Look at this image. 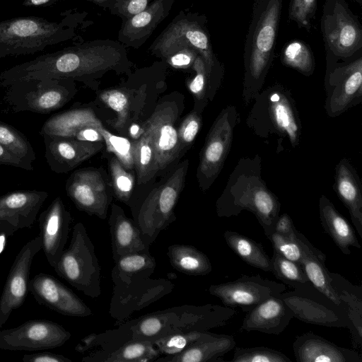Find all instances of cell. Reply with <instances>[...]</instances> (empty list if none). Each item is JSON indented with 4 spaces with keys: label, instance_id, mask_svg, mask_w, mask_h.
<instances>
[{
    "label": "cell",
    "instance_id": "6da1fadb",
    "mask_svg": "<svg viewBox=\"0 0 362 362\" xmlns=\"http://www.w3.org/2000/svg\"><path fill=\"white\" fill-rule=\"evenodd\" d=\"M133 64L117 40L98 39L42 54L0 74V85L27 78H69L89 83L109 71L129 73Z\"/></svg>",
    "mask_w": 362,
    "mask_h": 362
},
{
    "label": "cell",
    "instance_id": "7a4b0ae2",
    "mask_svg": "<svg viewBox=\"0 0 362 362\" xmlns=\"http://www.w3.org/2000/svg\"><path fill=\"white\" fill-rule=\"evenodd\" d=\"M247 210L256 217L268 238L274 233L281 203L262 177V158H241L216 202L218 217L229 218Z\"/></svg>",
    "mask_w": 362,
    "mask_h": 362
},
{
    "label": "cell",
    "instance_id": "3957f363",
    "mask_svg": "<svg viewBox=\"0 0 362 362\" xmlns=\"http://www.w3.org/2000/svg\"><path fill=\"white\" fill-rule=\"evenodd\" d=\"M252 103L245 124L256 136L272 143L277 153L299 146L302 124L289 89L274 83L261 90Z\"/></svg>",
    "mask_w": 362,
    "mask_h": 362
},
{
    "label": "cell",
    "instance_id": "277c9868",
    "mask_svg": "<svg viewBox=\"0 0 362 362\" xmlns=\"http://www.w3.org/2000/svg\"><path fill=\"white\" fill-rule=\"evenodd\" d=\"M283 0H256L244 49L242 100L249 106L262 90L273 60Z\"/></svg>",
    "mask_w": 362,
    "mask_h": 362
},
{
    "label": "cell",
    "instance_id": "5b68a950",
    "mask_svg": "<svg viewBox=\"0 0 362 362\" xmlns=\"http://www.w3.org/2000/svg\"><path fill=\"white\" fill-rule=\"evenodd\" d=\"M87 13L69 11L59 22L38 16L0 21V59L33 54L76 37Z\"/></svg>",
    "mask_w": 362,
    "mask_h": 362
},
{
    "label": "cell",
    "instance_id": "8992f818",
    "mask_svg": "<svg viewBox=\"0 0 362 362\" xmlns=\"http://www.w3.org/2000/svg\"><path fill=\"white\" fill-rule=\"evenodd\" d=\"M185 47L193 48L203 58L213 99L221 83L222 69L213 53L208 34L197 17L189 11H181L156 38L148 51L163 59Z\"/></svg>",
    "mask_w": 362,
    "mask_h": 362
},
{
    "label": "cell",
    "instance_id": "52a82bcc",
    "mask_svg": "<svg viewBox=\"0 0 362 362\" xmlns=\"http://www.w3.org/2000/svg\"><path fill=\"white\" fill-rule=\"evenodd\" d=\"M53 268L59 276L84 295L97 298L101 294V267L82 223L74 225L70 244Z\"/></svg>",
    "mask_w": 362,
    "mask_h": 362
},
{
    "label": "cell",
    "instance_id": "ba28073f",
    "mask_svg": "<svg viewBox=\"0 0 362 362\" xmlns=\"http://www.w3.org/2000/svg\"><path fill=\"white\" fill-rule=\"evenodd\" d=\"M4 100L16 112L49 114L69 102L77 92L69 78H27L5 87Z\"/></svg>",
    "mask_w": 362,
    "mask_h": 362
},
{
    "label": "cell",
    "instance_id": "9c48e42d",
    "mask_svg": "<svg viewBox=\"0 0 362 362\" xmlns=\"http://www.w3.org/2000/svg\"><path fill=\"white\" fill-rule=\"evenodd\" d=\"M189 161L185 160L163 185L154 188L141 203L134 221L144 242L151 245L159 233L175 220V206L183 189Z\"/></svg>",
    "mask_w": 362,
    "mask_h": 362
},
{
    "label": "cell",
    "instance_id": "30bf717a",
    "mask_svg": "<svg viewBox=\"0 0 362 362\" xmlns=\"http://www.w3.org/2000/svg\"><path fill=\"white\" fill-rule=\"evenodd\" d=\"M240 116L235 105H227L218 115L207 134L197 171L199 186L203 192L209 189L224 165Z\"/></svg>",
    "mask_w": 362,
    "mask_h": 362
},
{
    "label": "cell",
    "instance_id": "8fae6325",
    "mask_svg": "<svg viewBox=\"0 0 362 362\" xmlns=\"http://www.w3.org/2000/svg\"><path fill=\"white\" fill-rule=\"evenodd\" d=\"M325 110L328 117L339 116L362 101V57L347 63L327 60L325 77Z\"/></svg>",
    "mask_w": 362,
    "mask_h": 362
},
{
    "label": "cell",
    "instance_id": "7c38bea8",
    "mask_svg": "<svg viewBox=\"0 0 362 362\" xmlns=\"http://www.w3.org/2000/svg\"><path fill=\"white\" fill-rule=\"evenodd\" d=\"M321 29L328 51L334 57L349 58L362 45V31L344 0H326Z\"/></svg>",
    "mask_w": 362,
    "mask_h": 362
},
{
    "label": "cell",
    "instance_id": "4fadbf2b",
    "mask_svg": "<svg viewBox=\"0 0 362 362\" xmlns=\"http://www.w3.org/2000/svg\"><path fill=\"white\" fill-rule=\"evenodd\" d=\"M154 313L158 320L161 338L174 333L208 331L224 326L237 312L225 305L207 304L180 306Z\"/></svg>",
    "mask_w": 362,
    "mask_h": 362
},
{
    "label": "cell",
    "instance_id": "5bb4252c",
    "mask_svg": "<svg viewBox=\"0 0 362 362\" xmlns=\"http://www.w3.org/2000/svg\"><path fill=\"white\" fill-rule=\"evenodd\" d=\"M279 296L291 308L294 317L303 322L327 327L351 328L346 308L334 304L313 286L284 291Z\"/></svg>",
    "mask_w": 362,
    "mask_h": 362
},
{
    "label": "cell",
    "instance_id": "9a60e30c",
    "mask_svg": "<svg viewBox=\"0 0 362 362\" xmlns=\"http://www.w3.org/2000/svg\"><path fill=\"white\" fill-rule=\"evenodd\" d=\"M71 334L59 324L48 320H31L18 327L0 329V349L42 351L64 345Z\"/></svg>",
    "mask_w": 362,
    "mask_h": 362
},
{
    "label": "cell",
    "instance_id": "2e32d148",
    "mask_svg": "<svg viewBox=\"0 0 362 362\" xmlns=\"http://www.w3.org/2000/svg\"><path fill=\"white\" fill-rule=\"evenodd\" d=\"M286 289L284 284L257 274L242 275L234 281L211 285L209 292L219 298L223 305L239 307L247 313L263 301L279 295Z\"/></svg>",
    "mask_w": 362,
    "mask_h": 362
},
{
    "label": "cell",
    "instance_id": "e0dca14e",
    "mask_svg": "<svg viewBox=\"0 0 362 362\" xmlns=\"http://www.w3.org/2000/svg\"><path fill=\"white\" fill-rule=\"evenodd\" d=\"M177 115V105L165 101L158 105L142 126L156 153L159 171L168 167L183 149L175 128Z\"/></svg>",
    "mask_w": 362,
    "mask_h": 362
},
{
    "label": "cell",
    "instance_id": "ac0fdd59",
    "mask_svg": "<svg viewBox=\"0 0 362 362\" xmlns=\"http://www.w3.org/2000/svg\"><path fill=\"white\" fill-rule=\"evenodd\" d=\"M41 250L40 236L27 242L16 255L0 297V329L12 312L25 302L32 262Z\"/></svg>",
    "mask_w": 362,
    "mask_h": 362
},
{
    "label": "cell",
    "instance_id": "d6986e66",
    "mask_svg": "<svg viewBox=\"0 0 362 362\" xmlns=\"http://www.w3.org/2000/svg\"><path fill=\"white\" fill-rule=\"evenodd\" d=\"M65 187L78 210L101 219L107 218L111 197L98 170L85 168L74 171L67 179Z\"/></svg>",
    "mask_w": 362,
    "mask_h": 362
},
{
    "label": "cell",
    "instance_id": "ffe728a7",
    "mask_svg": "<svg viewBox=\"0 0 362 362\" xmlns=\"http://www.w3.org/2000/svg\"><path fill=\"white\" fill-rule=\"evenodd\" d=\"M28 291L39 304L61 315L83 317L92 314L77 295L52 275L36 274L29 280Z\"/></svg>",
    "mask_w": 362,
    "mask_h": 362
},
{
    "label": "cell",
    "instance_id": "44dd1931",
    "mask_svg": "<svg viewBox=\"0 0 362 362\" xmlns=\"http://www.w3.org/2000/svg\"><path fill=\"white\" fill-rule=\"evenodd\" d=\"M72 218L60 197H57L38 218L41 250L54 267L65 249Z\"/></svg>",
    "mask_w": 362,
    "mask_h": 362
},
{
    "label": "cell",
    "instance_id": "7402d4cb",
    "mask_svg": "<svg viewBox=\"0 0 362 362\" xmlns=\"http://www.w3.org/2000/svg\"><path fill=\"white\" fill-rule=\"evenodd\" d=\"M48 197L45 191L18 189L0 197V226L12 230L30 228Z\"/></svg>",
    "mask_w": 362,
    "mask_h": 362
},
{
    "label": "cell",
    "instance_id": "603a6c76",
    "mask_svg": "<svg viewBox=\"0 0 362 362\" xmlns=\"http://www.w3.org/2000/svg\"><path fill=\"white\" fill-rule=\"evenodd\" d=\"M45 144V158L53 172L67 173L103 147V142H88L72 138L42 136Z\"/></svg>",
    "mask_w": 362,
    "mask_h": 362
},
{
    "label": "cell",
    "instance_id": "cb8c5ba5",
    "mask_svg": "<svg viewBox=\"0 0 362 362\" xmlns=\"http://www.w3.org/2000/svg\"><path fill=\"white\" fill-rule=\"evenodd\" d=\"M175 1L153 0L145 10L122 23L117 41L126 47H141L168 16Z\"/></svg>",
    "mask_w": 362,
    "mask_h": 362
},
{
    "label": "cell",
    "instance_id": "d4e9b609",
    "mask_svg": "<svg viewBox=\"0 0 362 362\" xmlns=\"http://www.w3.org/2000/svg\"><path fill=\"white\" fill-rule=\"evenodd\" d=\"M293 349L297 362H362L357 351L339 346L312 332L297 336Z\"/></svg>",
    "mask_w": 362,
    "mask_h": 362
},
{
    "label": "cell",
    "instance_id": "484cf974",
    "mask_svg": "<svg viewBox=\"0 0 362 362\" xmlns=\"http://www.w3.org/2000/svg\"><path fill=\"white\" fill-rule=\"evenodd\" d=\"M293 317L291 308L278 295L267 299L247 313L241 329L279 335Z\"/></svg>",
    "mask_w": 362,
    "mask_h": 362
},
{
    "label": "cell",
    "instance_id": "4316f807",
    "mask_svg": "<svg viewBox=\"0 0 362 362\" xmlns=\"http://www.w3.org/2000/svg\"><path fill=\"white\" fill-rule=\"evenodd\" d=\"M333 189L346 207L351 221L362 238V185L356 170L348 158L335 166Z\"/></svg>",
    "mask_w": 362,
    "mask_h": 362
},
{
    "label": "cell",
    "instance_id": "83f0119b",
    "mask_svg": "<svg viewBox=\"0 0 362 362\" xmlns=\"http://www.w3.org/2000/svg\"><path fill=\"white\" fill-rule=\"evenodd\" d=\"M111 246L114 261L131 253L150 252L135 221L128 218L118 205L112 204L109 218Z\"/></svg>",
    "mask_w": 362,
    "mask_h": 362
},
{
    "label": "cell",
    "instance_id": "f1b7e54d",
    "mask_svg": "<svg viewBox=\"0 0 362 362\" xmlns=\"http://www.w3.org/2000/svg\"><path fill=\"white\" fill-rule=\"evenodd\" d=\"M236 345L231 335L210 332L182 352L171 356L158 358L162 362H213L219 361Z\"/></svg>",
    "mask_w": 362,
    "mask_h": 362
},
{
    "label": "cell",
    "instance_id": "f546056e",
    "mask_svg": "<svg viewBox=\"0 0 362 362\" xmlns=\"http://www.w3.org/2000/svg\"><path fill=\"white\" fill-rule=\"evenodd\" d=\"M319 213L322 228L344 255H351L350 247L361 248L352 226L325 194L319 199Z\"/></svg>",
    "mask_w": 362,
    "mask_h": 362
},
{
    "label": "cell",
    "instance_id": "4dcf8cb0",
    "mask_svg": "<svg viewBox=\"0 0 362 362\" xmlns=\"http://www.w3.org/2000/svg\"><path fill=\"white\" fill-rule=\"evenodd\" d=\"M102 124L94 111L87 107H74L49 117L40 131L41 136L74 139L79 130L86 127Z\"/></svg>",
    "mask_w": 362,
    "mask_h": 362
},
{
    "label": "cell",
    "instance_id": "1f68e13d",
    "mask_svg": "<svg viewBox=\"0 0 362 362\" xmlns=\"http://www.w3.org/2000/svg\"><path fill=\"white\" fill-rule=\"evenodd\" d=\"M332 284L345 306L351 323L350 332L354 346L362 344V288L345 277L329 271Z\"/></svg>",
    "mask_w": 362,
    "mask_h": 362
},
{
    "label": "cell",
    "instance_id": "d6a6232c",
    "mask_svg": "<svg viewBox=\"0 0 362 362\" xmlns=\"http://www.w3.org/2000/svg\"><path fill=\"white\" fill-rule=\"evenodd\" d=\"M160 353L153 342L146 339H131L110 351H97L84 357L83 361L149 362L156 361Z\"/></svg>",
    "mask_w": 362,
    "mask_h": 362
},
{
    "label": "cell",
    "instance_id": "836d02e7",
    "mask_svg": "<svg viewBox=\"0 0 362 362\" xmlns=\"http://www.w3.org/2000/svg\"><path fill=\"white\" fill-rule=\"evenodd\" d=\"M115 262L112 272L115 286H127L148 279L156 267V259L150 252L122 255Z\"/></svg>",
    "mask_w": 362,
    "mask_h": 362
},
{
    "label": "cell",
    "instance_id": "e575fe53",
    "mask_svg": "<svg viewBox=\"0 0 362 362\" xmlns=\"http://www.w3.org/2000/svg\"><path fill=\"white\" fill-rule=\"evenodd\" d=\"M100 100L115 112V117L110 124L115 129L121 132L130 124L139 112V93L134 90L124 88H111L99 94Z\"/></svg>",
    "mask_w": 362,
    "mask_h": 362
},
{
    "label": "cell",
    "instance_id": "d590c367",
    "mask_svg": "<svg viewBox=\"0 0 362 362\" xmlns=\"http://www.w3.org/2000/svg\"><path fill=\"white\" fill-rule=\"evenodd\" d=\"M167 255L177 271L191 276H205L212 271L209 257L189 245L174 244L168 247Z\"/></svg>",
    "mask_w": 362,
    "mask_h": 362
},
{
    "label": "cell",
    "instance_id": "8d00e7d4",
    "mask_svg": "<svg viewBox=\"0 0 362 362\" xmlns=\"http://www.w3.org/2000/svg\"><path fill=\"white\" fill-rule=\"evenodd\" d=\"M325 260L326 255L317 248L306 255L302 259L300 265L315 289L336 305L345 308L332 284L329 270L325 266Z\"/></svg>",
    "mask_w": 362,
    "mask_h": 362
},
{
    "label": "cell",
    "instance_id": "74e56055",
    "mask_svg": "<svg viewBox=\"0 0 362 362\" xmlns=\"http://www.w3.org/2000/svg\"><path fill=\"white\" fill-rule=\"evenodd\" d=\"M223 238L227 245L247 264L271 272V258L261 243L229 230L224 232Z\"/></svg>",
    "mask_w": 362,
    "mask_h": 362
},
{
    "label": "cell",
    "instance_id": "f35d334b",
    "mask_svg": "<svg viewBox=\"0 0 362 362\" xmlns=\"http://www.w3.org/2000/svg\"><path fill=\"white\" fill-rule=\"evenodd\" d=\"M134 168L138 184H146L159 171L156 153L147 134L134 141Z\"/></svg>",
    "mask_w": 362,
    "mask_h": 362
},
{
    "label": "cell",
    "instance_id": "ab89813d",
    "mask_svg": "<svg viewBox=\"0 0 362 362\" xmlns=\"http://www.w3.org/2000/svg\"><path fill=\"white\" fill-rule=\"evenodd\" d=\"M268 239L273 248L285 258L300 264L302 259L317 248L298 230L291 237H285L275 232Z\"/></svg>",
    "mask_w": 362,
    "mask_h": 362
},
{
    "label": "cell",
    "instance_id": "60d3db41",
    "mask_svg": "<svg viewBox=\"0 0 362 362\" xmlns=\"http://www.w3.org/2000/svg\"><path fill=\"white\" fill-rule=\"evenodd\" d=\"M0 145L25 163L33 166L36 155L29 139L16 128L1 120Z\"/></svg>",
    "mask_w": 362,
    "mask_h": 362
},
{
    "label": "cell",
    "instance_id": "b9f144b4",
    "mask_svg": "<svg viewBox=\"0 0 362 362\" xmlns=\"http://www.w3.org/2000/svg\"><path fill=\"white\" fill-rule=\"evenodd\" d=\"M271 272L293 289L312 286L299 264L285 258L274 250L271 258Z\"/></svg>",
    "mask_w": 362,
    "mask_h": 362
},
{
    "label": "cell",
    "instance_id": "7bdbcfd3",
    "mask_svg": "<svg viewBox=\"0 0 362 362\" xmlns=\"http://www.w3.org/2000/svg\"><path fill=\"white\" fill-rule=\"evenodd\" d=\"M281 62L306 76L312 75L315 69L311 50L300 41H293L285 47L281 53Z\"/></svg>",
    "mask_w": 362,
    "mask_h": 362
},
{
    "label": "cell",
    "instance_id": "ee69618b",
    "mask_svg": "<svg viewBox=\"0 0 362 362\" xmlns=\"http://www.w3.org/2000/svg\"><path fill=\"white\" fill-rule=\"evenodd\" d=\"M194 77L187 82V87L196 101V111L201 113L209 100H212L209 76L204 61L199 54L192 67Z\"/></svg>",
    "mask_w": 362,
    "mask_h": 362
},
{
    "label": "cell",
    "instance_id": "f6af8a7d",
    "mask_svg": "<svg viewBox=\"0 0 362 362\" xmlns=\"http://www.w3.org/2000/svg\"><path fill=\"white\" fill-rule=\"evenodd\" d=\"M102 134L107 151L112 153L127 170L134 168V141L127 138L115 135L106 129L103 124L95 127Z\"/></svg>",
    "mask_w": 362,
    "mask_h": 362
},
{
    "label": "cell",
    "instance_id": "bcb514c9",
    "mask_svg": "<svg viewBox=\"0 0 362 362\" xmlns=\"http://www.w3.org/2000/svg\"><path fill=\"white\" fill-rule=\"evenodd\" d=\"M208 331H190L174 333L153 341L160 354L175 356L182 352L196 341L204 337Z\"/></svg>",
    "mask_w": 362,
    "mask_h": 362
},
{
    "label": "cell",
    "instance_id": "7dc6e473",
    "mask_svg": "<svg viewBox=\"0 0 362 362\" xmlns=\"http://www.w3.org/2000/svg\"><path fill=\"white\" fill-rule=\"evenodd\" d=\"M112 188L116 197L121 202L128 204L134 187V177L114 156L109 163Z\"/></svg>",
    "mask_w": 362,
    "mask_h": 362
},
{
    "label": "cell",
    "instance_id": "c3c4849f",
    "mask_svg": "<svg viewBox=\"0 0 362 362\" xmlns=\"http://www.w3.org/2000/svg\"><path fill=\"white\" fill-rule=\"evenodd\" d=\"M233 362H292L282 352L266 346L236 347Z\"/></svg>",
    "mask_w": 362,
    "mask_h": 362
},
{
    "label": "cell",
    "instance_id": "681fc988",
    "mask_svg": "<svg viewBox=\"0 0 362 362\" xmlns=\"http://www.w3.org/2000/svg\"><path fill=\"white\" fill-rule=\"evenodd\" d=\"M153 0H112L103 7L124 21L145 10Z\"/></svg>",
    "mask_w": 362,
    "mask_h": 362
},
{
    "label": "cell",
    "instance_id": "f907efd6",
    "mask_svg": "<svg viewBox=\"0 0 362 362\" xmlns=\"http://www.w3.org/2000/svg\"><path fill=\"white\" fill-rule=\"evenodd\" d=\"M202 124L201 113L196 110L187 115L177 129L179 140L182 148L192 144Z\"/></svg>",
    "mask_w": 362,
    "mask_h": 362
},
{
    "label": "cell",
    "instance_id": "816d5d0a",
    "mask_svg": "<svg viewBox=\"0 0 362 362\" xmlns=\"http://www.w3.org/2000/svg\"><path fill=\"white\" fill-rule=\"evenodd\" d=\"M317 0H291L289 17L299 26L306 27L313 18Z\"/></svg>",
    "mask_w": 362,
    "mask_h": 362
},
{
    "label": "cell",
    "instance_id": "f5cc1de1",
    "mask_svg": "<svg viewBox=\"0 0 362 362\" xmlns=\"http://www.w3.org/2000/svg\"><path fill=\"white\" fill-rule=\"evenodd\" d=\"M199 54L193 48L185 47L171 53L163 60L175 69H186L192 67Z\"/></svg>",
    "mask_w": 362,
    "mask_h": 362
},
{
    "label": "cell",
    "instance_id": "db71d44e",
    "mask_svg": "<svg viewBox=\"0 0 362 362\" xmlns=\"http://www.w3.org/2000/svg\"><path fill=\"white\" fill-rule=\"evenodd\" d=\"M22 360L23 362H71L63 355L48 351L24 354Z\"/></svg>",
    "mask_w": 362,
    "mask_h": 362
},
{
    "label": "cell",
    "instance_id": "11a10c76",
    "mask_svg": "<svg viewBox=\"0 0 362 362\" xmlns=\"http://www.w3.org/2000/svg\"><path fill=\"white\" fill-rule=\"evenodd\" d=\"M296 230L293 221L288 214H279L274 226V232L285 237H291L295 235Z\"/></svg>",
    "mask_w": 362,
    "mask_h": 362
},
{
    "label": "cell",
    "instance_id": "9f6ffc18",
    "mask_svg": "<svg viewBox=\"0 0 362 362\" xmlns=\"http://www.w3.org/2000/svg\"><path fill=\"white\" fill-rule=\"evenodd\" d=\"M0 165H11L26 170H33V166L25 163L0 145Z\"/></svg>",
    "mask_w": 362,
    "mask_h": 362
},
{
    "label": "cell",
    "instance_id": "6f0895ef",
    "mask_svg": "<svg viewBox=\"0 0 362 362\" xmlns=\"http://www.w3.org/2000/svg\"><path fill=\"white\" fill-rule=\"evenodd\" d=\"M75 139L88 142H104L102 134L95 127H86L76 134Z\"/></svg>",
    "mask_w": 362,
    "mask_h": 362
},
{
    "label": "cell",
    "instance_id": "680465c9",
    "mask_svg": "<svg viewBox=\"0 0 362 362\" xmlns=\"http://www.w3.org/2000/svg\"><path fill=\"white\" fill-rule=\"evenodd\" d=\"M58 0H24L23 6L27 7H47L54 4Z\"/></svg>",
    "mask_w": 362,
    "mask_h": 362
},
{
    "label": "cell",
    "instance_id": "91938a15",
    "mask_svg": "<svg viewBox=\"0 0 362 362\" xmlns=\"http://www.w3.org/2000/svg\"><path fill=\"white\" fill-rule=\"evenodd\" d=\"M14 233L5 227L0 226V255L3 252L7 245V240Z\"/></svg>",
    "mask_w": 362,
    "mask_h": 362
},
{
    "label": "cell",
    "instance_id": "94428289",
    "mask_svg": "<svg viewBox=\"0 0 362 362\" xmlns=\"http://www.w3.org/2000/svg\"><path fill=\"white\" fill-rule=\"evenodd\" d=\"M91 3H93L99 6H103L107 3L110 2L112 0H87Z\"/></svg>",
    "mask_w": 362,
    "mask_h": 362
},
{
    "label": "cell",
    "instance_id": "6125c7cd",
    "mask_svg": "<svg viewBox=\"0 0 362 362\" xmlns=\"http://www.w3.org/2000/svg\"><path fill=\"white\" fill-rule=\"evenodd\" d=\"M357 1L359 4H361V0H355Z\"/></svg>",
    "mask_w": 362,
    "mask_h": 362
}]
</instances>
